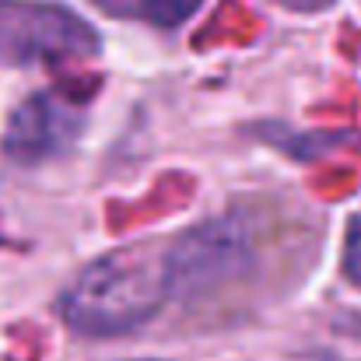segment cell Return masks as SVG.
Returning <instances> with one entry per match:
<instances>
[{"label":"cell","instance_id":"obj_1","mask_svg":"<svg viewBox=\"0 0 361 361\" xmlns=\"http://www.w3.org/2000/svg\"><path fill=\"white\" fill-rule=\"evenodd\" d=\"M172 298L161 242L120 245L88 263L60 295V316L85 337H123L140 330Z\"/></svg>","mask_w":361,"mask_h":361},{"label":"cell","instance_id":"obj_2","mask_svg":"<svg viewBox=\"0 0 361 361\" xmlns=\"http://www.w3.org/2000/svg\"><path fill=\"white\" fill-rule=\"evenodd\" d=\"M99 32L60 4L0 0V56L14 63L92 56Z\"/></svg>","mask_w":361,"mask_h":361},{"label":"cell","instance_id":"obj_3","mask_svg":"<svg viewBox=\"0 0 361 361\" xmlns=\"http://www.w3.org/2000/svg\"><path fill=\"white\" fill-rule=\"evenodd\" d=\"M165 259H169L172 298H179V295H200V291L221 288L242 277L252 252L239 221L221 218V221L190 228L176 242H169Z\"/></svg>","mask_w":361,"mask_h":361},{"label":"cell","instance_id":"obj_4","mask_svg":"<svg viewBox=\"0 0 361 361\" xmlns=\"http://www.w3.org/2000/svg\"><path fill=\"white\" fill-rule=\"evenodd\" d=\"M78 109L49 92L25 99L4 130V154L21 165H39L46 158L63 154L78 140Z\"/></svg>","mask_w":361,"mask_h":361},{"label":"cell","instance_id":"obj_5","mask_svg":"<svg viewBox=\"0 0 361 361\" xmlns=\"http://www.w3.org/2000/svg\"><path fill=\"white\" fill-rule=\"evenodd\" d=\"M95 4L116 18H137V21H147L154 28H176L204 0H95Z\"/></svg>","mask_w":361,"mask_h":361},{"label":"cell","instance_id":"obj_6","mask_svg":"<svg viewBox=\"0 0 361 361\" xmlns=\"http://www.w3.org/2000/svg\"><path fill=\"white\" fill-rule=\"evenodd\" d=\"M341 267H344V277L351 284L361 288V214H355L348 221V232H344V252H341Z\"/></svg>","mask_w":361,"mask_h":361},{"label":"cell","instance_id":"obj_7","mask_svg":"<svg viewBox=\"0 0 361 361\" xmlns=\"http://www.w3.org/2000/svg\"><path fill=\"white\" fill-rule=\"evenodd\" d=\"M274 4H281V7H288V11H302V14H316V11H326L334 0H274Z\"/></svg>","mask_w":361,"mask_h":361}]
</instances>
